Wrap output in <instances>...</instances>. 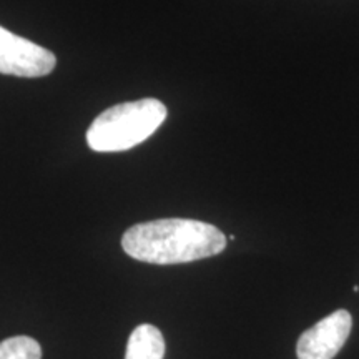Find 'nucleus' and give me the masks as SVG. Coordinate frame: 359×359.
I'll return each mask as SVG.
<instances>
[{"instance_id":"nucleus-1","label":"nucleus","mask_w":359,"mask_h":359,"mask_svg":"<svg viewBox=\"0 0 359 359\" xmlns=\"http://www.w3.org/2000/svg\"><path fill=\"white\" fill-rule=\"evenodd\" d=\"M128 257L151 264H180L217 257L226 248V236L213 224L187 218L138 223L122 236Z\"/></svg>"},{"instance_id":"nucleus-2","label":"nucleus","mask_w":359,"mask_h":359,"mask_svg":"<svg viewBox=\"0 0 359 359\" xmlns=\"http://www.w3.org/2000/svg\"><path fill=\"white\" fill-rule=\"evenodd\" d=\"M167 114V107L156 98L110 107L90 125L87 143L98 154L130 150L150 138L165 122Z\"/></svg>"},{"instance_id":"nucleus-3","label":"nucleus","mask_w":359,"mask_h":359,"mask_svg":"<svg viewBox=\"0 0 359 359\" xmlns=\"http://www.w3.org/2000/svg\"><path fill=\"white\" fill-rule=\"evenodd\" d=\"M57 58L48 48L8 32L0 25V74L13 77H45L55 69Z\"/></svg>"},{"instance_id":"nucleus-4","label":"nucleus","mask_w":359,"mask_h":359,"mask_svg":"<svg viewBox=\"0 0 359 359\" xmlns=\"http://www.w3.org/2000/svg\"><path fill=\"white\" fill-rule=\"evenodd\" d=\"M353 327L346 309H338L299 336L296 344L298 359H333L344 346Z\"/></svg>"},{"instance_id":"nucleus-5","label":"nucleus","mask_w":359,"mask_h":359,"mask_svg":"<svg viewBox=\"0 0 359 359\" xmlns=\"http://www.w3.org/2000/svg\"><path fill=\"white\" fill-rule=\"evenodd\" d=\"M165 339L154 325L137 326L130 334L125 359H163Z\"/></svg>"},{"instance_id":"nucleus-6","label":"nucleus","mask_w":359,"mask_h":359,"mask_svg":"<svg viewBox=\"0 0 359 359\" xmlns=\"http://www.w3.org/2000/svg\"><path fill=\"white\" fill-rule=\"evenodd\" d=\"M0 359H42V348L30 336H12L0 343Z\"/></svg>"}]
</instances>
